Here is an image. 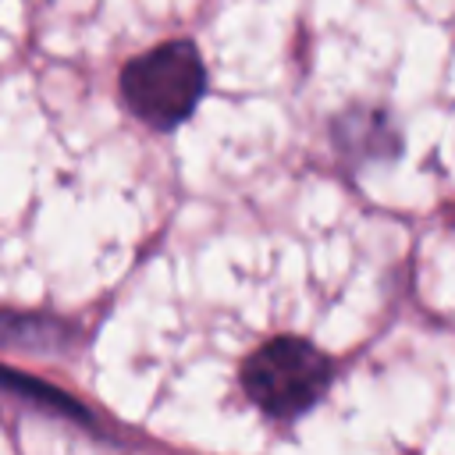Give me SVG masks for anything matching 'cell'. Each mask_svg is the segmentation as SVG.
Instances as JSON below:
<instances>
[{
	"instance_id": "obj_2",
	"label": "cell",
	"mask_w": 455,
	"mask_h": 455,
	"mask_svg": "<svg viewBox=\"0 0 455 455\" xmlns=\"http://www.w3.org/2000/svg\"><path fill=\"white\" fill-rule=\"evenodd\" d=\"M121 85L132 110L142 121L156 128H171L192 114L203 89V64L188 43H167L139 57L124 71Z\"/></svg>"
},
{
	"instance_id": "obj_1",
	"label": "cell",
	"mask_w": 455,
	"mask_h": 455,
	"mask_svg": "<svg viewBox=\"0 0 455 455\" xmlns=\"http://www.w3.org/2000/svg\"><path fill=\"white\" fill-rule=\"evenodd\" d=\"M331 384V359L306 338L277 334L242 363V387L267 416L306 412Z\"/></svg>"
}]
</instances>
